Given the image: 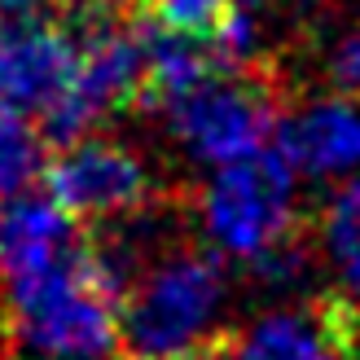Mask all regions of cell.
<instances>
[{
  "mask_svg": "<svg viewBox=\"0 0 360 360\" xmlns=\"http://www.w3.org/2000/svg\"><path fill=\"white\" fill-rule=\"evenodd\" d=\"M0 343L22 360H110L119 347V295L79 246L40 273L5 281Z\"/></svg>",
  "mask_w": 360,
  "mask_h": 360,
  "instance_id": "cell-1",
  "label": "cell"
},
{
  "mask_svg": "<svg viewBox=\"0 0 360 360\" xmlns=\"http://www.w3.org/2000/svg\"><path fill=\"white\" fill-rule=\"evenodd\" d=\"M295 105L290 79L277 58H259L246 66H215L189 93L167 105V123L176 141L198 163H238L268 146L281 115Z\"/></svg>",
  "mask_w": 360,
  "mask_h": 360,
  "instance_id": "cell-2",
  "label": "cell"
},
{
  "mask_svg": "<svg viewBox=\"0 0 360 360\" xmlns=\"http://www.w3.org/2000/svg\"><path fill=\"white\" fill-rule=\"evenodd\" d=\"M229 299V273L215 250H202L198 242L163 255L146 277H141L119 308V343L128 356H163L215 334Z\"/></svg>",
  "mask_w": 360,
  "mask_h": 360,
  "instance_id": "cell-3",
  "label": "cell"
},
{
  "mask_svg": "<svg viewBox=\"0 0 360 360\" xmlns=\"http://www.w3.org/2000/svg\"><path fill=\"white\" fill-rule=\"evenodd\" d=\"M193 202L211 250L238 264L290 238L303 220L295 211V167L268 146L224 163Z\"/></svg>",
  "mask_w": 360,
  "mask_h": 360,
  "instance_id": "cell-4",
  "label": "cell"
},
{
  "mask_svg": "<svg viewBox=\"0 0 360 360\" xmlns=\"http://www.w3.org/2000/svg\"><path fill=\"white\" fill-rule=\"evenodd\" d=\"M49 198L75 224H105L154 198L150 167L141 154L110 136H79L44 167Z\"/></svg>",
  "mask_w": 360,
  "mask_h": 360,
  "instance_id": "cell-5",
  "label": "cell"
},
{
  "mask_svg": "<svg viewBox=\"0 0 360 360\" xmlns=\"http://www.w3.org/2000/svg\"><path fill=\"white\" fill-rule=\"evenodd\" d=\"M79 75V44L62 13L0 18V110L49 119Z\"/></svg>",
  "mask_w": 360,
  "mask_h": 360,
  "instance_id": "cell-6",
  "label": "cell"
},
{
  "mask_svg": "<svg viewBox=\"0 0 360 360\" xmlns=\"http://www.w3.org/2000/svg\"><path fill=\"white\" fill-rule=\"evenodd\" d=\"M277 154L303 176L334 180L360 172V105L352 101H308L290 105L277 123Z\"/></svg>",
  "mask_w": 360,
  "mask_h": 360,
  "instance_id": "cell-7",
  "label": "cell"
},
{
  "mask_svg": "<svg viewBox=\"0 0 360 360\" xmlns=\"http://www.w3.org/2000/svg\"><path fill=\"white\" fill-rule=\"evenodd\" d=\"M79 246L84 229L53 198L18 193L0 202V285L40 273V268L75 255Z\"/></svg>",
  "mask_w": 360,
  "mask_h": 360,
  "instance_id": "cell-8",
  "label": "cell"
},
{
  "mask_svg": "<svg viewBox=\"0 0 360 360\" xmlns=\"http://www.w3.org/2000/svg\"><path fill=\"white\" fill-rule=\"evenodd\" d=\"M330 343L312 321L308 303L299 312H264L242 334H233V360H330Z\"/></svg>",
  "mask_w": 360,
  "mask_h": 360,
  "instance_id": "cell-9",
  "label": "cell"
},
{
  "mask_svg": "<svg viewBox=\"0 0 360 360\" xmlns=\"http://www.w3.org/2000/svg\"><path fill=\"white\" fill-rule=\"evenodd\" d=\"M321 255H326L338 277H343V290L360 303V180H347L338 185L321 211L312 215Z\"/></svg>",
  "mask_w": 360,
  "mask_h": 360,
  "instance_id": "cell-10",
  "label": "cell"
},
{
  "mask_svg": "<svg viewBox=\"0 0 360 360\" xmlns=\"http://www.w3.org/2000/svg\"><path fill=\"white\" fill-rule=\"evenodd\" d=\"M49 167V141L22 115L0 110V202L27 193Z\"/></svg>",
  "mask_w": 360,
  "mask_h": 360,
  "instance_id": "cell-11",
  "label": "cell"
},
{
  "mask_svg": "<svg viewBox=\"0 0 360 360\" xmlns=\"http://www.w3.org/2000/svg\"><path fill=\"white\" fill-rule=\"evenodd\" d=\"M321 84L330 97L360 105V13L347 27H338L321 49Z\"/></svg>",
  "mask_w": 360,
  "mask_h": 360,
  "instance_id": "cell-12",
  "label": "cell"
},
{
  "mask_svg": "<svg viewBox=\"0 0 360 360\" xmlns=\"http://www.w3.org/2000/svg\"><path fill=\"white\" fill-rule=\"evenodd\" d=\"M123 360H233V330H215L198 343L180 347V352H163V356H123Z\"/></svg>",
  "mask_w": 360,
  "mask_h": 360,
  "instance_id": "cell-13",
  "label": "cell"
}]
</instances>
